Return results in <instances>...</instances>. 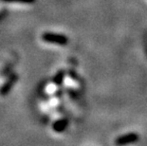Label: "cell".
Returning a JSON list of instances; mask_svg holds the SVG:
<instances>
[{
  "mask_svg": "<svg viewBox=\"0 0 147 146\" xmlns=\"http://www.w3.org/2000/svg\"><path fill=\"white\" fill-rule=\"evenodd\" d=\"M41 38L44 42L49 43V44L60 45V46H65L67 44V37H65L63 34L45 32L42 34Z\"/></svg>",
  "mask_w": 147,
  "mask_h": 146,
  "instance_id": "obj_1",
  "label": "cell"
},
{
  "mask_svg": "<svg viewBox=\"0 0 147 146\" xmlns=\"http://www.w3.org/2000/svg\"><path fill=\"white\" fill-rule=\"evenodd\" d=\"M16 81H17V75H15V74H14V75H12L11 78L2 85V87L0 88V94H1L2 96L7 95L8 92L11 89L12 85H14Z\"/></svg>",
  "mask_w": 147,
  "mask_h": 146,
  "instance_id": "obj_2",
  "label": "cell"
},
{
  "mask_svg": "<svg viewBox=\"0 0 147 146\" xmlns=\"http://www.w3.org/2000/svg\"><path fill=\"white\" fill-rule=\"evenodd\" d=\"M138 139V136L136 134H128V135H125L123 137H121V138H119L118 141H116V143L117 144H126V143H131V142H134L136 141Z\"/></svg>",
  "mask_w": 147,
  "mask_h": 146,
  "instance_id": "obj_3",
  "label": "cell"
},
{
  "mask_svg": "<svg viewBox=\"0 0 147 146\" xmlns=\"http://www.w3.org/2000/svg\"><path fill=\"white\" fill-rule=\"evenodd\" d=\"M67 126V120H58L53 123L52 128L55 132H63Z\"/></svg>",
  "mask_w": 147,
  "mask_h": 146,
  "instance_id": "obj_4",
  "label": "cell"
},
{
  "mask_svg": "<svg viewBox=\"0 0 147 146\" xmlns=\"http://www.w3.org/2000/svg\"><path fill=\"white\" fill-rule=\"evenodd\" d=\"M4 2L8 3H21V4H32L35 2V0H2Z\"/></svg>",
  "mask_w": 147,
  "mask_h": 146,
  "instance_id": "obj_5",
  "label": "cell"
},
{
  "mask_svg": "<svg viewBox=\"0 0 147 146\" xmlns=\"http://www.w3.org/2000/svg\"><path fill=\"white\" fill-rule=\"evenodd\" d=\"M63 78H64V72L63 71H61V72H59L57 75L54 77L53 82H54L55 83H57V85H59V83H61V82L63 81Z\"/></svg>",
  "mask_w": 147,
  "mask_h": 146,
  "instance_id": "obj_6",
  "label": "cell"
},
{
  "mask_svg": "<svg viewBox=\"0 0 147 146\" xmlns=\"http://www.w3.org/2000/svg\"><path fill=\"white\" fill-rule=\"evenodd\" d=\"M2 15H3V14H0V16H2Z\"/></svg>",
  "mask_w": 147,
  "mask_h": 146,
  "instance_id": "obj_7",
  "label": "cell"
}]
</instances>
